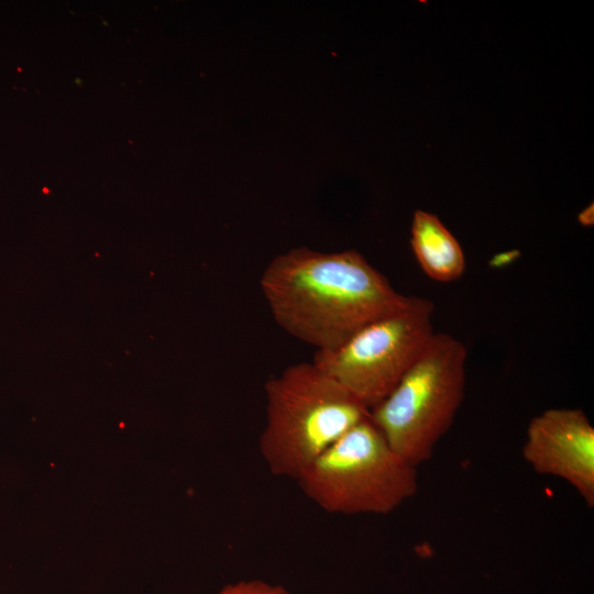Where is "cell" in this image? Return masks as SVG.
<instances>
[{
    "mask_svg": "<svg viewBox=\"0 0 594 594\" xmlns=\"http://www.w3.org/2000/svg\"><path fill=\"white\" fill-rule=\"evenodd\" d=\"M322 510L386 515L413 497L417 468L388 444L370 416L328 448L297 480Z\"/></svg>",
    "mask_w": 594,
    "mask_h": 594,
    "instance_id": "obj_4",
    "label": "cell"
},
{
    "mask_svg": "<svg viewBox=\"0 0 594 594\" xmlns=\"http://www.w3.org/2000/svg\"><path fill=\"white\" fill-rule=\"evenodd\" d=\"M521 452L535 472L565 481L594 507V427L582 409L550 408L535 416Z\"/></svg>",
    "mask_w": 594,
    "mask_h": 594,
    "instance_id": "obj_6",
    "label": "cell"
},
{
    "mask_svg": "<svg viewBox=\"0 0 594 594\" xmlns=\"http://www.w3.org/2000/svg\"><path fill=\"white\" fill-rule=\"evenodd\" d=\"M212 594H293L280 584L261 579L240 580L228 583Z\"/></svg>",
    "mask_w": 594,
    "mask_h": 594,
    "instance_id": "obj_8",
    "label": "cell"
},
{
    "mask_svg": "<svg viewBox=\"0 0 594 594\" xmlns=\"http://www.w3.org/2000/svg\"><path fill=\"white\" fill-rule=\"evenodd\" d=\"M468 350L435 332L392 392L370 409V419L392 449L414 466L432 458L451 428L465 391Z\"/></svg>",
    "mask_w": 594,
    "mask_h": 594,
    "instance_id": "obj_3",
    "label": "cell"
},
{
    "mask_svg": "<svg viewBox=\"0 0 594 594\" xmlns=\"http://www.w3.org/2000/svg\"><path fill=\"white\" fill-rule=\"evenodd\" d=\"M578 220L583 226H593L594 223V209L593 205L586 207L583 211L580 212Z\"/></svg>",
    "mask_w": 594,
    "mask_h": 594,
    "instance_id": "obj_9",
    "label": "cell"
},
{
    "mask_svg": "<svg viewBox=\"0 0 594 594\" xmlns=\"http://www.w3.org/2000/svg\"><path fill=\"white\" fill-rule=\"evenodd\" d=\"M266 421L258 439L270 472L298 480L370 409L312 362L287 366L264 386Z\"/></svg>",
    "mask_w": 594,
    "mask_h": 594,
    "instance_id": "obj_2",
    "label": "cell"
},
{
    "mask_svg": "<svg viewBox=\"0 0 594 594\" xmlns=\"http://www.w3.org/2000/svg\"><path fill=\"white\" fill-rule=\"evenodd\" d=\"M260 283L277 324L316 351L341 345L410 300L354 250H289L268 263Z\"/></svg>",
    "mask_w": 594,
    "mask_h": 594,
    "instance_id": "obj_1",
    "label": "cell"
},
{
    "mask_svg": "<svg viewBox=\"0 0 594 594\" xmlns=\"http://www.w3.org/2000/svg\"><path fill=\"white\" fill-rule=\"evenodd\" d=\"M410 243L421 270L431 279L448 283L464 273L463 250L437 216L422 210L414 213Z\"/></svg>",
    "mask_w": 594,
    "mask_h": 594,
    "instance_id": "obj_7",
    "label": "cell"
},
{
    "mask_svg": "<svg viewBox=\"0 0 594 594\" xmlns=\"http://www.w3.org/2000/svg\"><path fill=\"white\" fill-rule=\"evenodd\" d=\"M433 309L429 299L410 296L403 309L369 323L332 350L316 351L311 362L371 409L428 344L435 333Z\"/></svg>",
    "mask_w": 594,
    "mask_h": 594,
    "instance_id": "obj_5",
    "label": "cell"
}]
</instances>
